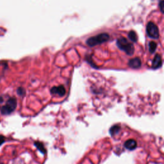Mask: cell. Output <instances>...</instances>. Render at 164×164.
Listing matches in <instances>:
<instances>
[{
  "label": "cell",
  "instance_id": "cell-1",
  "mask_svg": "<svg viewBox=\"0 0 164 164\" xmlns=\"http://www.w3.org/2000/svg\"><path fill=\"white\" fill-rule=\"evenodd\" d=\"M117 46L127 55L132 56L133 55L135 51V48L133 44L128 41L124 37H120L117 40L116 42Z\"/></svg>",
  "mask_w": 164,
  "mask_h": 164
},
{
  "label": "cell",
  "instance_id": "cell-2",
  "mask_svg": "<svg viewBox=\"0 0 164 164\" xmlns=\"http://www.w3.org/2000/svg\"><path fill=\"white\" fill-rule=\"evenodd\" d=\"M109 39L110 35L107 33H102L88 39L86 41V44L90 47H94L107 42Z\"/></svg>",
  "mask_w": 164,
  "mask_h": 164
},
{
  "label": "cell",
  "instance_id": "cell-3",
  "mask_svg": "<svg viewBox=\"0 0 164 164\" xmlns=\"http://www.w3.org/2000/svg\"><path fill=\"white\" fill-rule=\"evenodd\" d=\"M17 107V100L15 97H10L6 104L1 108V113L3 115H9Z\"/></svg>",
  "mask_w": 164,
  "mask_h": 164
},
{
  "label": "cell",
  "instance_id": "cell-4",
  "mask_svg": "<svg viewBox=\"0 0 164 164\" xmlns=\"http://www.w3.org/2000/svg\"><path fill=\"white\" fill-rule=\"evenodd\" d=\"M146 33L148 37L153 39L159 38V30L158 26L153 22H149L146 26Z\"/></svg>",
  "mask_w": 164,
  "mask_h": 164
},
{
  "label": "cell",
  "instance_id": "cell-5",
  "mask_svg": "<svg viewBox=\"0 0 164 164\" xmlns=\"http://www.w3.org/2000/svg\"><path fill=\"white\" fill-rule=\"evenodd\" d=\"M50 92L51 94L54 95H58L60 97L63 96L66 93V89L63 85H60V86L58 87H53V88H51Z\"/></svg>",
  "mask_w": 164,
  "mask_h": 164
},
{
  "label": "cell",
  "instance_id": "cell-6",
  "mask_svg": "<svg viewBox=\"0 0 164 164\" xmlns=\"http://www.w3.org/2000/svg\"><path fill=\"white\" fill-rule=\"evenodd\" d=\"M162 66V57L160 55L156 54L151 64V67L153 69H157Z\"/></svg>",
  "mask_w": 164,
  "mask_h": 164
},
{
  "label": "cell",
  "instance_id": "cell-7",
  "mask_svg": "<svg viewBox=\"0 0 164 164\" xmlns=\"http://www.w3.org/2000/svg\"><path fill=\"white\" fill-rule=\"evenodd\" d=\"M128 66H129L131 68L137 69H139L141 67L142 62L139 58H137V57H136V58H134V59L130 60L129 62H128Z\"/></svg>",
  "mask_w": 164,
  "mask_h": 164
},
{
  "label": "cell",
  "instance_id": "cell-8",
  "mask_svg": "<svg viewBox=\"0 0 164 164\" xmlns=\"http://www.w3.org/2000/svg\"><path fill=\"white\" fill-rule=\"evenodd\" d=\"M124 147L129 150H133L137 146V142L133 139H130L124 142Z\"/></svg>",
  "mask_w": 164,
  "mask_h": 164
},
{
  "label": "cell",
  "instance_id": "cell-9",
  "mask_svg": "<svg viewBox=\"0 0 164 164\" xmlns=\"http://www.w3.org/2000/svg\"><path fill=\"white\" fill-rule=\"evenodd\" d=\"M128 38L133 42H137L138 40L137 35L134 31H130L129 32V33H128Z\"/></svg>",
  "mask_w": 164,
  "mask_h": 164
},
{
  "label": "cell",
  "instance_id": "cell-10",
  "mask_svg": "<svg viewBox=\"0 0 164 164\" xmlns=\"http://www.w3.org/2000/svg\"><path fill=\"white\" fill-rule=\"evenodd\" d=\"M34 144H35V146L37 147V149L42 154H44L46 153L45 147H44L43 144L41 143V142H35L34 143Z\"/></svg>",
  "mask_w": 164,
  "mask_h": 164
},
{
  "label": "cell",
  "instance_id": "cell-11",
  "mask_svg": "<svg viewBox=\"0 0 164 164\" xmlns=\"http://www.w3.org/2000/svg\"><path fill=\"white\" fill-rule=\"evenodd\" d=\"M156 48H157V44H156V42H153V41L149 42V52H150L151 54H153L155 52Z\"/></svg>",
  "mask_w": 164,
  "mask_h": 164
},
{
  "label": "cell",
  "instance_id": "cell-12",
  "mask_svg": "<svg viewBox=\"0 0 164 164\" xmlns=\"http://www.w3.org/2000/svg\"><path fill=\"white\" fill-rule=\"evenodd\" d=\"M120 128L118 125H115V126H112L110 130V133L111 135H115L119 133V132L120 131Z\"/></svg>",
  "mask_w": 164,
  "mask_h": 164
},
{
  "label": "cell",
  "instance_id": "cell-13",
  "mask_svg": "<svg viewBox=\"0 0 164 164\" xmlns=\"http://www.w3.org/2000/svg\"><path fill=\"white\" fill-rule=\"evenodd\" d=\"M17 94L21 96H23L25 93H26V92H25V90L22 88V87H19L17 89Z\"/></svg>",
  "mask_w": 164,
  "mask_h": 164
},
{
  "label": "cell",
  "instance_id": "cell-14",
  "mask_svg": "<svg viewBox=\"0 0 164 164\" xmlns=\"http://www.w3.org/2000/svg\"><path fill=\"white\" fill-rule=\"evenodd\" d=\"M5 141V137L3 135H0V146H2Z\"/></svg>",
  "mask_w": 164,
  "mask_h": 164
},
{
  "label": "cell",
  "instance_id": "cell-15",
  "mask_svg": "<svg viewBox=\"0 0 164 164\" xmlns=\"http://www.w3.org/2000/svg\"><path fill=\"white\" fill-rule=\"evenodd\" d=\"M163 5H164V3H163V0H161V1L159 3V6L160 8V10L162 12H163Z\"/></svg>",
  "mask_w": 164,
  "mask_h": 164
},
{
  "label": "cell",
  "instance_id": "cell-16",
  "mask_svg": "<svg viewBox=\"0 0 164 164\" xmlns=\"http://www.w3.org/2000/svg\"><path fill=\"white\" fill-rule=\"evenodd\" d=\"M3 101V97H0V103H2Z\"/></svg>",
  "mask_w": 164,
  "mask_h": 164
}]
</instances>
